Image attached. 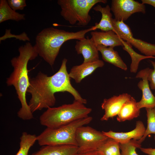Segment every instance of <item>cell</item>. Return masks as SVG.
<instances>
[{"label": "cell", "instance_id": "cell-12", "mask_svg": "<svg viewBox=\"0 0 155 155\" xmlns=\"http://www.w3.org/2000/svg\"><path fill=\"white\" fill-rule=\"evenodd\" d=\"M75 47L78 54L82 55L83 63L92 62L99 59L97 46L88 36L77 40Z\"/></svg>", "mask_w": 155, "mask_h": 155}, {"label": "cell", "instance_id": "cell-7", "mask_svg": "<svg viewBox=\"0 0 155 155\" xmlns=\"http://www.w3.org/2000/svg\"><path fill=\"white\" fill-rule=\"evenodd\" d=\"M108 137L102 132L90 127L84 125L79 127L75 134L78 153L97 151Z\"/></svg>", "mask_w": 155, "mask_h": 155}, {"label": "cell", "instance_id": "cell-1", "mask_svg": "<svg viewBox=\"0 0 155 155\" xmlns=\"http://www.w3.org/2000/svg\"><path fill=\"white\" fill-rule=\"evenodd\" d=\"M67 59L64 58L59 69L51 76L40 71L35 77L30 78V85L27 92L31 96L28 105L32 113L54 105L55 94L57 92H68L73 96L75 100L83 104L87 103V100L81 97L71 84L67 71Z\"/></svg>", "mask_w": 155, "mask_h": 155}, {"label": "cell", "instance_id": "cell-11", "mask_svg": "<svg viewBox=\"0 0 155 155\" xmlns=\"http://www.w3.org/2000/svg\"><path fill=\"white\" fill-rule=\"evenodd\" d=\"M146 128L142 121H137L135 129L126 132H118L110 130L108 132L102 131L108 137L112 138L120 144L127 143L131 140H139L144 136Z\"/></svg>", "mask_w": 155, "mask_h": 155}, {"label": "cell", "instance_id": "cell-6", "mask_svg": "<svg viewBox=\"0 0 155 155\" xmlns=\"http://www.w3.org/2000/svg\"><path fill=\"white\" fill-rule=\"evenodd\" d=\"M106 0H58L61 8L60 15L70 24L79 26L87 25L91 20L89 14L91 8L96 4H105Z\"/></svg>", "mask_w": 155, "mask_h": 155}, {"label": "cell", "instance_id": "cell-23", "mask_svg": "<svg viewBox=\"0 0 155 155\" xmlns=\"http://www.w3.org/2000/svg\"><path fill=\"white\" fill-rule=\"evenodd\" d=\"M36 135L24 132L20 137V148L16 155H28L29 151L37 141Z\"/></svg>", "mask_w": 155, "mask_h": 155}, {"label": "cell", "instance_id": "cell-19", "mask_svg": "<svg viewBox=\"0 0 155 155\" xmlns=\"http://www.w3.org/2000/svg\"><path fill=\"white\" fill-rule=\"evenodd\" d=\"M25 15L20 13L9 6L7 0H0V23L11 20L18 22L25 20Z\"/></svg>", "mask_w": 155, "mask_h": 155}, {"label": "cell", "instance_id": "cell-17", "mask_svg": "<svg viewBox=\"0 0 155 155\" xmlns=\"http://www.w3.org/2000/svg\"><path fill=\"white\" fill-rule=\"evenodd\" d=\"M140 113V109L137 106V102L131 96L123 105L117 116V120L119 122L130 120L138 117Z\"/></svg>", "mask_w": 155, "mask_h": 155}, {"label": "cell", "instance_id": "cell-29", "mask_svg": "<svg viewBox=\"0 0 155 155\" xmlns=\"http://www.w3.org/2000/svg\"><path fill=\"white\" fill-rule=\"evenodd\" d=\"M153 67V69H150L148 75V80L150 82V89L155 90V61L149 60Z\"/></svg>", "mask_w": 155, "mask_h": 155}, {"label": "cell", "instance_id": "cell-24", "mask_svg": "<svg viewBox=\"0 0 155 155\" xmlns=\"http://www.w3.org/2000/svg\"><path fill=\"white\" fill-rule=\"evenodd\" d=\"M112 23L113 31L123 40L125 41L129 37L133 36L131 28L124 21H117L113 18Z\"/></svg>", "mask_w": 155, "mask_h": 155}, {"label": "cell", "instance_id": "cell-21", "mask_svg": "<svg viewBox=\"0 0 155 155\" xmlns=\"http://www.w3.org/2000/svg\"><path fill=\"white\" fill-rule=\"evenodd\" d=\"M122 42L123 44V49L129 54L131 59L130 67V71L131 73H136L137 72L139 63L141 60L146 59L155 58V57H149L139 54L134 51L131 44L123 40Z\"/></svg>", "mask_w": 155, "mask_h": 155}, {"label": "cell", "instance_id": "cell-30", "mask_svg": "<svg viewBox=\"0 0 155 155\" xmlns=\"http://www.w3.org/2000/svg\"><path fill=\"white\" fill-rule=\"evenodd\" d=\"M139 148L141 151L146 154L148 155H155V148H145L141 147Z\"/></svg>", "mask_w": 155, "mask_h": 155}, {"label": "cell", "instance_id": "cell-26", "mask_svg": "<svg viewBox=\"0 0 155 155\" xmlns=\"http://www.w3.org/2000/svg\"><path fill=\"white\" fill-rule=\"evenodd\" d=\"M120 145L121 155H138L136 150L141 146L137 140H133L126 144H120Z\"/></svg>", "mask_w": 155, "mask_h": 155}, {"label": "cell", "instance_id": "cell-28", "mask_svg": "<svg viewBox=\"0 0 155 155\" xmlns=\"http://www.w3.org/2000/svg\"><path fill=\"white\" fill-rule=\"evenodd\" d=\"M7 1L9 6L15 11L22 10L27 6L25 0H7Z\"/></svg>", "mask_w": 155, "mask_h": 155}, {"label": "cell", "instance_id": "cell-9", "mask_svg": "<svg viewBox=\"0 0 155 155\" xmlns=\"http://www.w3.org/2000/svg\"><path fill=\"white\" fill-rule=\"evenodd\" d=\"M150 69L147 67L139 71L136 78L142 79L137 84V86L142 92V96L140 100L137 102L138 108H155V96L150 90L148 80V75Z\"/></svg>", "mask_w": 155, "mask_h": 155}, {"label": "cell", "instance_id": "cell-32", "mask_svg": "<svg viewBox=\"0 0 155 155\" xmlns=\"http://www.w3.org/2000/svg\"><path fill=\"white\" fill-rule=\"evenodd\" d=\"M141 1L143 4L150 5L155 8V0H142Z\"/></svg>", "mask_w": 155, "mask_h": 155}, {"label": "cell", "instance_id": "cell-2", "mask_svg": "<svg viewBox=\"0 0 155 155\" xmlns=\"http://www.w3.org/2000/svg\"><path fill=\"white\" fill-rule=\"evenodd\" d=\"M19 55L11 61L13 70L7 78L8 86L13 85L15 88L21 107L17 113L18 117L24 120L33 118L32 113L26 102V94L30 85L27 65L29 60L34 59L38 54L31 44L28 42L19 47Z\"/></svg>", "mask_w": 155, "mask_h": 155}, {"label": "cell", "instance_id": "cell-31", "mask_svg": "<svg viewBox=\"0 0 155 155\" xmlns=\"http://www.w3.org/2000/svg\"><path fill=\"white\" fill-rule=\"evenodd\" d=\"M76 155H101L97 151H95L84 153H78Z\"/></svg>", "mask_w": 155, "mask_h": 155}, {"label": "cell", "instance_id": "cell-8", "mask_svg": "<svg viewBox=\"0 0 155 155\" xmlns=\"http://www.w3.org/2000/svg\"><path fill=\"white\" fill-rule=\"evenodd\" d=\"M111 9L117 21H126L135 13H146L145 5L134 0H112Z\"/></svg>", "mask_w": 155, "mask_h": 155}, {"label": "cell", "instance_id": "cell-5", "mask_svg": "<svg viewBox=\"0 0 155 155\" xmlns=\"http://www.w3.org/2000/svg\"><path fill=\"white\" fill-rule=\"evenodd\" d=\"M92 120L91 117L88 116L57 128H46L37 136V141L42 146L69 145L77 146L75 140L77 129L89 124Z\"/></svg>", "mask_w": 155, "mask_h": 155}, {"label": "cell", "instance_id": "cell-22", "mask_svg": "<svg viewBox=\"0 0 155 155\" xmlns=\"http://www.w3.org/2000/svg\"><path fill=\"white\" fill-rule=\"evenodd\" d=\"M120 150V143L108 137L97 151L101 155H121Z\"/></svg>", "mask_w": 155, "mask_h": 155}, {"label": "cell", "instance_id": "cell-3", "mask_svg": "<svg viewBox=\"0 0 155 155\" xmlns=\"http://www.w3.org/2000/svg\"><path fill=\"white\" fill-rule=\"evenodd\" d=\"M95 30L94 26L76 32L53 27L45 28L37 35L33 46L38 55L52 67L61 46L65 42L71 40H81L85 38L87 33Z\"/></svg>", "mask_w": 155, "mask_h": 155}, {"label": "cell", "instance_id": "cell-18", "mask_svg": "<svg viewBox=\"0 0 155 155\" xmlns=\"http://www.w3.org/2000/svg\"><path fill=\"white\" fill-rule=\"evenodd\" d=\"M93 9L96 11L100 12L102 14L100 22L99 23H96L94 26L95 30L99 29L102 31H113L112 23V15L109 6L107 5L105 7H102L101 5L98 4Z\"/></svg>", "mask_w": 155, "mask_h": 155}, {"label": "cell", "instance_id": "cell-25", "mask_svg": "<svg viewBox=\"0 0 155 155\" xmlns=\"http://www.w3.org/2000/svg\"><path fill=\"white\" fill-rule=\"evenodd\" d=\"M147 118V125L145 133L141 139L137 140L140 144L146 137L151 134H154L155 140V108H146Z\"/></svg>", "mask_w": 155, "mask_h": 155}, {"label": "cell", "instance_id": "cell-16", "mask_svg": "<svg viewBox=\"0 0 155 155\" xmlns=\"http://www.w3.org/2000/svg\"><path fill=\"white\" fill-rule=\"evenodd\" d=\"M99 51L101 53L102 59L124 71L127 69V66L119 55L118 52L113 48L106 47L102 45L96 46Z\"/></svg>", "mask_w": 155, "mask_h": 155}, {"label": "cell", "instance_id": "cell-33", "mask_svg": "<svg viewBox=\"0 0 155 155\" xmlns=\"http://www.w3.org/2000/svg\"><path fill=\"white\" fill-rule=\"evenodd\" d=\"M154 96H155V92L154 93Z\"/></svg>", "mask_w": 155, "mask_h": 155}, {"label": "cell", "instance_id": "cell-20", "mask_svg": "<svg viewBox=\"0 0 155 155\" xmlns=\"http://www.w3.org/2000/svg\"><path fill=\"white\" fill-rule=\"evenodd\" d=\"M125 41L137 49L145 56L149 57L155 56V44H151L140 39L134 38L133 36L129 37Z\"/></svg>", "mask_w": 155, "mask_h": 155}, {"label": "cell", "instance_id": "cell-10", "mask_svg": "<svg viewBox=\"0 0 155 155\" xmlns=\"http://www.w3.org/2000/svg\"><path fill=\"white\" fill-rule=\"evenodd\" d=\"M131 96L130 94L124 93L104 99L101 107L104 111V114L100 120L107 121L110 118L117 116L123 104Z\"/></svg>", "mask_w": 155, "mask_h": 155}, {"label": "cell", "instance_id": "cell-4", "mask_svg": "<svg viewBox=\"0 0 155 155\" xmlns=\"http://www.w3.org/2000/svg\"><path fill=\"white\" fill-rule=\"evenodd\" d=\"M91 108L74 100L71 104L49 107L40 116V124L51 129L57 128L88 116Z\"/></svg>", "mask_w": 155, "mask_h": 155}, {"label": "cell", "instance_id": "cell-13", "mask_svg": "<svg viewBox=\"0 0 155 155\" xmlns=\"http://www.w3.org/2000/svg\"><path fill=\"white\" fill-rule=\"evenodd\" d=\"M104 65V62L99 59L92 62L83 63L80 65L73 67L69 73V76L76 83H79L97 68L102 67Z\"/></svg>", "mask_w": 155, "mask_h": 155}, {"label": "cell", "instance_id": "cell-15", "mask_svg": "<svg viewBox=\"0 0 155 155\" xmlns=\"http://www.w3.org/2000/svg\"><path fill=\"white\" fill-rule=\"evenodd\" d=\"M78 152V147L74 145H46L30 155H76Z\"/></svg>", "mask_w": 155, "mask_h": 155}, {"label": "cell", "instance_id": "cell-27", "mask_svg": "<svg viewBox=\"0 0 155 155\" xmlns=\"http://www.w3.org/2000/svg\"><path fill=\"white\" fill-rule=\"evenodd\" d=\"M15 38L20 40L24 41L26 40L30 41V39L25 32H24L18 35H14L11 34L10 29H6L4 35L0 38V42H1L2 40H4L7 38Z\"/></svg>", "mask_w": 155, "mask_h": 155}, {"label": "cell", "instance_id": "cell-14", "mask_svg": "<svg viewBox=\"0 0 155 155\" xmlns=\"http://www.w3.org/2000/svg\"><path fill=\"white\" fill-rule=\"evenodd\" d=\"M90 38L97 46L102 45L106 47L114 48L123 46L122 40L113 30L106 31H91Z\"/></svg>", "mask_w": 155, "mask_h": 155}]
</instances>
